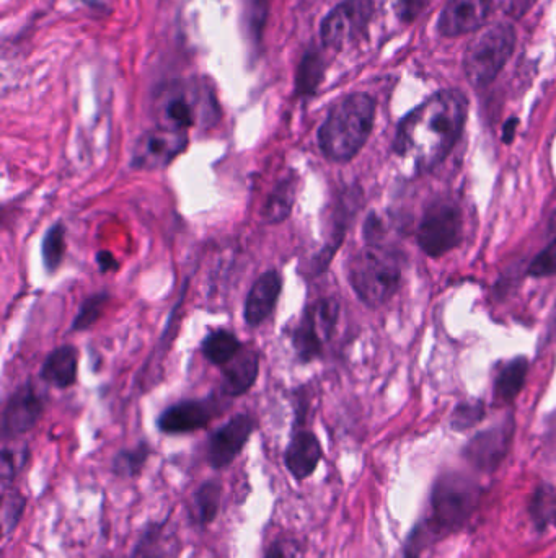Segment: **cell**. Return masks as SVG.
Instances as JSON below:
<instances>
[{"label":"cell","instance_id":"cell-1","mask_svg":"<svg viewBox=\"0 0 556 558\" xmlns=\"http://www.w3.org/2000/svg\"><path fill=\"white\" fill-rule=\"evenodd\" d=\"M467 118V98L459 90H442L411 111L400 123L395 154L406 172L424 173L446 159L459 141Z\"/></svg>","mask_w":556,"mask_h":558},{"label":"cell","instance_id":"cell-2","mask_svg":"<svg viewBox=\"0 0 556 558\" xmlns=\"http://www.w3.org/2000/svg\"><path fill=\"white\" fill-rule=\"evenodd\" d=\"M376 120V102L367 93H351L335 103L318 129V147L331 162L346 164L366 146Z\"/></svg>","mask_w":556,"mask_h":558},{"label":"cell","instance_id":"cell-3","mask_svg":"<svg viewBox=\"0 0 556 558\" xmlns=\"http://www.w3.org/2000/svg\"><path fill=\"white\" fill-rule=\"evenodd\" d=\"M348 279L366 306H384L400 288L402 265L397 253L380 245H367L349 258Z\"/></svg>","mask_w":556,"mask_h":558},{"label":"cell","instance_id":"cell-4","mask_svg":"<svg viewBox=\"0 0 556 558\" xmlns=\"http://www.w3.org/2000/svg\"><path fill=\"white\" fill-rule=\"evenodd\" d=\"M480 488L467 475L449 472L434 483L431 493V516L426 531L449 534L459 531L477 510Z\"/></svg>","mask_w":556,"mask_h":558},{"label":"cell","instance_id":"cell-5","mask_svg":"<svg viewBox=\"0 0 556 558\" xmlns=\"http://www.w3.org/2000/svg\"><path fill=\"white\" fill-rule=\"evenodd\" d=\"M216 110V102L196 82H170L155 100L157 126L183 133L195 128L201 118L208 121Z\"/></svg>","mask_w":556,"mask_h":558},{"label":"cell","instance_id":"cell-6","mask_svg":"<svg viewBox=\"0 0 556 558\" xmlns=\"http://www.w3.org/2000/svg\"><path fill=\"white\" fill-rule=\"evenodd\" d=\"M516 33L511 25L499 23L478 35L465 53V74L473 87H485L496 79L511 58Z\"/></svg>","mask_w":556,"mask_h":558},{"label":"cell","instance_id":"cell-7","mask_svg":"<svg viewBox=\"0 0 556 558\" xmlns=\"http://www.w3.org/2000/svg\"><path fill=\"white\" fill-rule=\"evenodd\" d=\"M340 304L333 297H322L305 307L291 333L292 348L301 363L307 364L323 355V348L335 333Z\"/></svg>","mask_w":556,"mask_h":558},{"label":"cell","instance_id":"cell-8","mask_svg":"<svg viewBox=\"0 0 556 558\" xmlns=\"http://www.w3.org/2000/svg\"><path fill=\"white\" fill-rule=\"evenodd\" d=\"M462 240V214L452 203H437L424 214L418 244L429 257H442Z\"/></svg>","mask_w":556,"mask_h":558},{"label":"cell","instance_id":"cell-9","mask_svg":"<svg viewBox=\"0 0 556 558\" xmlns=\"http://www.w3.org/2000/svg\"><path fill=\"white\" fill-rule=\"evenodd\" d=\"M188 144V133L157 126L137 139L131 154V167L144 172L165 169L188 149Z\"/></svg>","mask_w":556,"mask_h":558},{"label":"cell","instance_id":"cell-10","mask_svg":"<svg viewBox=\"0 0 556 558\" xmlns=\"http://www.w3.org/2000/svg\"><path fill=\"white\" fill-rule=\"evenodd\" d=\"M374 14L372 0H345L323 20L320 28L323 45L331 49L345 48L366 31Z\"/></svg>","mask_w":556,"mask_h":558},{"label":"cell","instance_id":"cell-11","mask_svg":"<svg viewBox=\"0 0 556 558\" xmlns=\"http://www.w3.org/2000/svg\"><path fill=\"white\" fill-rule=\"evenodd\" d=\"M45 413V399L30 381L10 394L2 412V438H18L33 430Z\"/></svg>","mask_w":556,"mask_h":558},{"label":"cell","instance_id":"cell-12","mask_svg":"<svg viewBox=\"0 0 556 558\" xmlns=\"http://www.w3.org/2000/svg\"><path fill=\"white\" fill-rule=\"evenodd\" d=\"M256 428L250 413H237L209 438L208 462L212 469H227L242 454Z\"/></svg>","mask_w":556,"mask_h":558},{"label":"cell","instance_id":"cell-13","mask_svg":"<svg viewBox=\"0 0 556 558\" xmlns=\"http://www.w3.org/2000/svg\"><path fill=\"white\" fill-rule=\"evenodd\" d=\"M219 413L214 400H181L160 413L157 426L164 434H188L204 430Z\"/></svg>","mask_w":556,"mask_h":558},{"label":"cell","instance_id":"cell-14","mask_svg":"<svg viewBox=\"0 0 556 558\" xmlns=\"http://www.w3.org/2000/svg\"><path fill=\"white\" fill-rule=\"evenodd\" d=\"M283 284V276L278 270H268L258 276L243 306V320L248 327H260L270 319L283 293Z\"/></svg>","mask_w":556,"mask_h":558},{"label":"cell","instance_id":"cell-15","mask_svg":"<svg viewBox=\"0 0 556 558\" xmlns=\"http://www.w3.org/2000/svg\"><path fill=\"white\" fill-rule=\"evenodd\" d=\"M493 0H449L439 17V33L444 36L468 35L485 25Z\"/></svg>","mask_w":556,"mask_h":558},{"label":"cell","instance_id":"cell-16","mask_svg":"<svg viewBox=\"0 0 556 558\" xmlns=\"http://www.w3.org/2000/svg\"><path fill=\"white\" fill-rule=\"evenodd\" d=\"M512 425H499L477 434L467 444L464 456L475 469L490 472L498 469L511 446Z\"/></svg>","mask_w":556,"mask_h":558},{"label":"cell","instance_id":"cell-17","mask_svg":"<svg viewBox=\"0 0 556 558\" xmlns=\"http://www.w3.org/2000/svg\"><path fill=\"white\" fill-rule=\"evenodd\" d=\"M322 457V444L318 441L317 434L301 428L292 434L291 441L287 444L286 454H284V462H286L289 474L297 482H304L317 470Z\"/></svg>","mask_w":556,"mask_h":558},{"label":"cell","instance_id":"cell-18","mask_svg":"<svg viewBox=\"0 0 556 558\" xmlns=\"http://www.w3.org/2000/svg\"><path fill=\"white\" fill-rule=\"evenodd\" d=\"M260 374V355L252 348H243L232 363L222 368V395L226 397H242L252 390Z\"/></svg>","mask_w":556,"mask_h":558},{"label":"cell","instance_id":"cell-19","mask_svg":"<svg viewBox=\"0 0 556 558\" xmlns=\"http://www.w3.org/2000/svg\"><path fill=\"white\" fill-rule=\"evenodd\" d=\"M299 193V175L294 170L279 178L261 208V221L266 226H279L291 217Z\"/></svg>","mask_w":556,"mask_h":558},{"label":"cell","instance_id":"cell-20","mask_svg":"<svg viewBox=\"0 0 556 558\" xmlns=\"http://www.w3.org/2000/svg\"><path fill=\"white\" fill-rule=\"evenodd\" d=\"M79 353L76 346L61 345L49 353L41 366L40 376L56 389H69L77 382Z\"/></svg>","mask_w":556,"mask_h":558},{"label":"cell","instance_id":"cell-21","mask_svg":"<svg viewBox=\"0 0 556 558\" xmlns=\"http://www.w3.org/2000/svg\"><path fill=\"white\" fill-rule=\"evenodd\" d=\"M178 552L177 534L170 529L168 519L147 524L129 558H173Z\"/></svg>","mask_w":556,"mask_h":558},{"label":"cell","instance_id":"cell-22","mask_svg":"<svg viewBox=\"0 0 556 558\" xmlns=\"http://www.w3.org/2000/svg\"><path fill=\"white\" fill-rule=\"evenodd\" d=\"M243 348L245 346L239 337L226 328H217L201 341V353L206 361L221 369L232 363L242 353Z\"/></svg>","mask_w":556,"mask_h":558},{"label":"cell","instance_id":"cell-23","mask_svg":"<svg viewBox=\"0 0 556 558\" xmlns=\"http://www.w3.org/2000/svg\"><path fill=\"white\" fill-rule=\"evenodd\" d=\"M529 363L526 358H516L504 364L495 382V397L501 403L514 402L526 384Z\"/></svg>","mask_w":556,"mask_h":558},{"label":"cell","instance_id":"cell-24","mask_svg":"<svg viewBox=\"0 0 556 558\" xmlns=\"http://www.w3.org/2000/svg\"><path fill=\"white\" fill-rule=\"evenodd\" d=\"M222 485L216 480H208L199 485L193 498V518L199 526H208L221 511Z\"/></svg>","mask_w":556,"mask_h":558},{"label":"cell","instance_id":"cell-25","mask_svg":"<svg viewBox=\"0 0 556 558\" xmlns=\"http://www.w3.org/2000/svg\"><path fill=\"white\" fill-rule=\"evenodd\" d=\"M66 227L62 222H56L49 227L41 240V260L48 273H56L62 265L66 255Z\"/></svg>","mask_w":556,"mask_h":558},{"label":"cell","instance_id":"cell-26","mask_svg":"<svg viewBox=\"0 0 556 558\" xmlns=\"http://www.w3.org/2000/svg\"><path fill=\"white\" fill-rule=\"evenodd\" d=\"M110 299L111 296L108 291H100V293L87 297L80 304L76 317L72 320V332H87L93 325H97L98 320L102 319L103 312H105Z\"/></svg>","mask_w":556,"mask_h":558},{"label":"cell","instance_id":"cell-27","mask_svg":"<svg viewBox=\"0 0 556 558\" xmlns=\"http://www.w3.org/2000/svg\"><path fill=\"white\" fill-rule=\"evenodd\" d=\"M149 456H151V448L146 441H142V443L137 444L136 448L118 452L113 459L111 469L116 475H120L124 479H134L141 474Z\"/></svg>","mask_w":556,"mask_h":558},{"label":"cell","instance_id":"cell-28","mask_svg":"<svg viewBox=\"0 0 556 558\" xmlns=\"http://www.w3.org/2000/svg\"><path fill=\"white\" fill-rule=\"evenodd\" d=\"M530 516L540 531L556 523V496L552 488L542 487L534 493L530 501Z\"/></svg>","mask_w":556,"mask_h":558},{"label":"cell","instance_id":"cell-29","mask_svg":"<svg viewBox=\"0 0 556 558\" xmlns=\"http://www.w3.org/2000/svg\"><path fill=\"white\" fill-rule=\"evenodd\" d=\"M323 61L318 54H309L302 61L301 72L297 79V90L301 95H312L322 82Z\"/></svg>","mask_w":556,"mask_h":558},{"label":"cell","instance_id":"cell-30","mask_svg":"<svg viewBox=\"0 0 556 558\" xmlns=\"http://www.w3.org/2000/svg\"><path fill=\"white\" fill-rule=\"evenodd\" d=\"M485 415V407L481 402H464L455 408L451 417V426L455 431L470 430L480 423Z\"/></svg>","mask_w":556,"mask_h":558},{"label":"cell","instance_id":"cell-31","mask_svg":"<svg viewBox=\"0 0 556 558\" xmlns=\"http://www.w3.org/2000/svg\"><path fill=\"white\" fill-rule=\"evenodd\" d=\"M28 449L7 448L2 449V462H0V475H2V490L7 488L12 480L17 477L23 464L27 461Z\"/></svg>","mask_w":556,"mask_h":558},{"label":"cell","instance_id":"cell-32","mask_svg":"<svg viewBox=\"0 0 556 558\" xmlns=\"http://www.w3.org/2000/svg\"><path fill=\"white\" fill-rule=\"evenodd\" d=\"M25 498L20 493H10L5 495L4 503H2V519H4V536H9L12 529H15L18 521L22 518L23 510H25Z\"/></svg>","mask_w":556,"mask_h":558},{"label":"cell","instance_id":"cell-33","mask_svg":"<svg viewBox=\"0 0 556 558\" xmlns=\"http://www.w3.org/2000/svg\"><path fill=\"white\" fill-rule=\"evenodd\" d=\"M529 275L532 278H548L556 275V239L530 263Z\"/></svg>","mask_w":556,"mask_h":558},{"label":"cell","instance_id":"cell-34","mask_svg":"<svg viewBox=\"0 0 556 558\" xmlns=\"http://www.w3.org/2000/svg\"><path fill=\"white\" fill-rule=\"evenodd\" d=\"M299 554V545L292 539H278L271 544L265 558H296Z\"/></svg>","mask_w":556,"mask_h":558},{"label":"cell","instance_id":"cell-35","mask_svg":"<svg viewBox=\"0 0 556 558\" xmlns=\"http://www.w3.org/2000/svg\"><path fill=\"white\" fill-rule=\"evenodd\" d=\"M428 0H400V15L405 22L415 20L416 15L420 14L423 7H426Z\"/></svg>","mask_w":556,"mask_h":558},{"label":"cell","instance_id":"cell-36","mask_svg":"<svg viewBox=\"0 0 556 558\" xmlns=\"http://www.w3.org/2000/svg\"><path fill=\"white\" fill-rule=\"evenodd\" d=\"M97 265L100 266L102 273H113V271L120 270V262L116 260L115 255L106 250H100L97 253Z\"/></svg>","mask_w":556,"mask_h":558},{"label":"cell","instance_id":"cell-37","mask_svg":"<svg viewBox=\"0 0 556 558\" xmlns=\"http://www.w3.org/2000/svg\"><path fill=\"white\" fill-rule=\"evenodd\" d=\"M517 120H509L508 123L504 124L503 128V141L506 144H511L512 139L516 136Z\"/></svg>","mask_w":556,"mask_h":558},{"label":"cell","instance_id":"cell-38","mask_svg":"<svg viewBox=\"0 0 556 558\" xmlns=\"http://www.w3.org/2000/svg\"><path fill=\"white\" fill-rule=\"evenodd\" d=\"M87 2H89L90 5H97L100 4V2L103 4V0H87Z\"/></svg>","mask_w":556,"mask_h":558}]
</instances>
